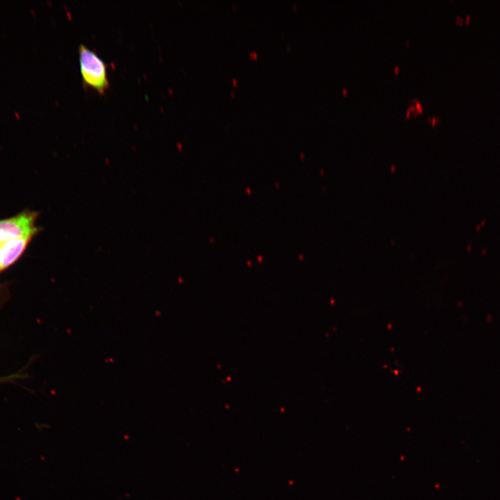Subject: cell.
<instances>
[{
  "label": "cell",
  "mask_w": 500,
  "mask_h": 500,
  "mask_svg": "<svg viewBox=\"0 0 500 500\" xmlns=\"http://www.w3.org/2000/svg\"><path fill=\"white\" fill-rule=\"evenodd\" d=\"M37 214L33 212H24L15 217L0 220V240L2 243L7 241L33 237L38 229L35 226Z\"/></svg>",
  "instance_id": "2"
},
{
  "label": "cell",
  "mask_w": 500,
  "mask_h": 500,
  "mask_svg": "<svg viewBox=\"0 0 500 500\" xmlns=\"http://www.w3.org/2000/svg\"><path fill=\"white\" fill-rule=\"evenodd\" d=\"M249 55H250V57H251L252 59H256V58H257V56H258L257 53H256V51H251V52H250V53H249Z\"/></svg>",
  "instance_id": "6"
},
{
  "label": "cell",
  "mask_w": 500,
  "mask_h": 500,
  "mask_svg": "<svg viewBox=\"0 0 500 500\" xmlns=\"http://www.w3.org/2000/svg\"><path fill=\"white\" fill-rule=\"evenodd\" d=\"M14 113H15V115L17 119H20V115L19 114V112L17 111H15Z\"/></svg>",
  "instance_id": "9"
},
{
  "label": "cell",
  "mask_w": 500,
  "mask_h": 500,
  "mask_svg": "<svg viewBox=\"0 0 500 500\" xmlns=\"http://www.w3.org/2000/svg\"><path fill=\"white\" fill-rule=\"evenodd\" d=\"M232 82H233V84L234 86H237V85H238V82L237 81V80H236L235 78H233V79H232Z\"/></svg>",
  "instance_id": "7"
},
{
  "label": "cell",
  "mask_w": 500,
  "mask_h": 500,
  "mask_svg": "<svg viewBox=\"0 0 500 500\" xmlns=\"http://www.w3.org/2000/svg\"><path fill=\"white\" fill-rule=\"evenodd\" d=\"M412 101L415 102V105H416L415 108L417 109L418 112H422L423 110V108H422V106L421 105V103L416 99H413Z\"/></svg>",
  "instance_id": "4"
},
{
  "label": "cell",
  "mask_w": 500,
  "mask_h": 500,
  "mask_svg": "<svg viewBox=\"0 0 500 500\" xmlns=\"http://www.w3.org/2000/svg\"><path fill=\"white\" fill-rule=\"evenodd\" d=\"M1 247H2V242L0 240V265H1Z\"/></svg>",
  "instance_id": "10"
},
{
  "label": "cell",
  "mask_w": 500,
  "mask_h": 500,
  "mask_svg": "<svg viewBox=\"0 0 500 500\" xmlns=\"http://www.w3.org/2000/svg\"><path fill=\"white\" fill-rule=\"evenodd\" d=\"M428 120L432 123L433 126H435V124L440 120V118H438V117L428 118Z\"/></svg>",
  "instance_id": "5"
},
{
  "label": "cell",
  "mask_w": 500,
  "mask_h": 500,
  "mask_svg": "<svg viewBox=\"0 0 500 500\" xmlns=\"http://www.w3.org/2000/svg\"><path fill=\"white\" fill-rule=\"evenodd\" d=\"M80 72L85 87L103 94L110 86L105 62L93 50L81 44L78 47Z\"/></svg>",
  "instance_id": "1"
},
{
  "label": "cell",
  "mask_w": 500,
  "mask_h": 500,
  "mask_svg": "<svg viewBox=\"0 0 500 500\" xmlns=\"http://www.w3.org/2000/svg\"><path fill=\"white\" fill-rule=\"evenodd\" d=\"M469 18H470V16L468 15V16L467 17V18H466V22H468Z\"/></svg>",
  "instance_id": "11"
},
{
  "label": "cell",
  "mask_w": 500,
  "mask_h": 500,
  "mask_svg": "<svg viewBox=\"0 0 500 500\" xmlns=\"http://www.w3.org/2000/svg\"><path fill=\"white\" fill-rule=\"evenodd\" d=\"M231 93L232 96H234L235 92L233 91H231Z\"/></svg>",
  "instance_id": "12"
},
{
  "label": "cell",
  "mask_w": 500,
  "mask_h": 500,
  "mask_svg": "<svg viewBox=\"0 0 500 500\" xmlns=\"http://www.w3.org/2000/svg\"><path fill=\"white\" fill-rule=\"evenodd\" d=\"M33 237H24L2 243L0 271L13 264L26 249Z\"/></svg>",
  "instance_id": "3"
},
{
  "label": "cell",
  "mask_w": 500,
  "mask_h": 500,
  "mask_svg": "<svg viewBox=\"0 0 500 500\" xmlns=\"http://www.w3.org/2000/svg\"><path fill=\"white\" fill-rule=\"evenodd\" d=\"M456 22H457L458 23H459V24H461L462 22V18H460V17L458 16V17H457V18H456Z\"/></svg>",
  "instance_id": "8"
}]
</instances>
